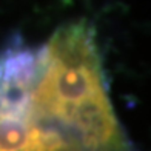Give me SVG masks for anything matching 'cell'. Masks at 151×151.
I'll return each instance as SVG.
<instances>
[{"label": "cell", "mask_w": 151, "mask_h": 151, "mask_svg": "<svg viewBox=\"0 0 151 151\" xmlns=\"http://www.w3.org/2000/svg\"><path fill=\"white\" fill-rule=\"evenodd\" d=\"M32 104L85 151H123L125 140L108 97L94 31L85 22L60 28L39 48Z\"/></svg>", "instance_id": "obj_1"}]
</instances>
